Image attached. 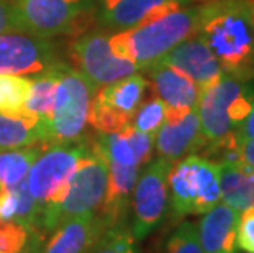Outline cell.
Returning a JSON list of instances; mask_svg holds the SVG:
<instances>
[{
    "mask_svg": "<svg viewBox=\"0 0 254 253\" xmlns=\"http://www.w3.org/2000/svg\"><path fill=\"white\" fill-rule=\"evenodd\" d=\"M131 232H128L125 225L122 227H109L97 242L92 253H136Z\"/></svg>",
    "mask_w": 254,
    "mask_h": 253,
    "instance_id": "4316f807",
    "label": "cell"
},
{
    "mask_svg": "<svg viewBox=\"0 0 254 253\" xmlns=\"http://www.w3.org/2000/svg\"><path fill=\"white\" fill-rule=\"evenodd\" d=\"M251 2H253V5H254V0H251Z\"/></svg>",
    "mask_w": 254,
    "mask_h": 253,
    "instance_id": "e575fe53",
    "label": "cell"
},
{
    "mask_svg": "<svg viewBox=\"0 0 254 253\" xmlns=\"http://www.w3.org/2000/svg\"><path fill=\"white\" fill-rule=\"evenodd\" d=\"M190 0H102L99 18L107 28L129 30L181 8Z\"/></svg>",
    "mask_w": 254,
    "mask_h": 253,
    "instance_id": "5bb4252c",
    "label": "cell"
},
{
    "mask_svg": "<svg viewBox=\"0 0 254 253\" xmlns=\"http://www.w3.org/2000/svg\"><path fill=\"white\" fill-rule=\"evenodd\" d=\"M31 79L18 74H0V114L21 115L30 97Z\"/></svg>",
    "mask_w": 254,
    "mask_h": 253,
    "instance_id": "cb8c5ba5",
    "label": "cell"
},
{
    "mask_svg": "<svg viewBox=\"0 0 254 253\" xmlns=\"http://www.w3.org/2000/svg\"><path fill=\"white\" fill-rule=\"evenodd\" d=\"M105 229L99 214L71 219L55 230L43 253H92Z\"/></svg>",
    "mask_w": 254,
    "mask_h": 253,
    "instance_id": "d6986e66",
    "label": "cell"
},
{
    "mask_svg": "<svg viewBox=\"0 0 254 253\" xmlns=\"http://www.w3.org/2000/svg\"><path fill=\"white\" fill-rule=\"evenodd\" d=\"M89 152V142L46 145L26 176V187L41 206H46L72 176L75 166Z\"/></svg>",
    "mask_w": 254,
    "mask_h": 253,
    "instance_id": "9c48e42d",
    "label": "cell"
},
{
    "mask_svg": "<svg viewBox=\"0 0 254 253\" xmlns=\"http://www.w3.org/2000/svg\"><path fill=\"white\" fill-rule=\"evenodd\" d=\"M171 166L169 161L158 158L138 176L131 197V237L134 242L146 239L164 219L169 206L167 174Z\"/></svg>",
    "mask_w": 254,
    "mask_h": 253,
    "instance_id": "30bf717a",
    "label": "cell"
},
{
    "mask_svg": "<svg viewBox=\"0 0 254 253\" xmlns=\"http://www.w3.org/2000/svg\"><path fill=\"white\" fill-rule=\"evenodd\" d=\"M154 64H166L177 69L197 85L198 92L208 89L225 74L218 59L195 33L181 41Z\"/></svg>",
    "mask_w": 254,
    "mask_h": 253,
    "instance_id": "4fadbf2b",
    "label": "cell"
},
{
    "mask_svg": "<svg viewBox=\"0 0 254 253\" xmlns=\"http://www.w3.org/2000/svg\"><path fill=\"white\" fill-rule=\"evenodd\" d=\"M254 105V78L225 73L198 94L197 114L207 145L217 147L236 135Z\"/></svg>",
    "mask_w": 254,
    "mask_h": 253,
    "instance_id": "277c9868",
    "label": "cell"
},
{
    "mask_svg": "<svg viewBox=\"0 0 254 253\" xmlns=\"http://www.w3.org/2000/svg\"><path fill=\"white\" fill-rule=\"evenodd\" d=\"M195 35L225 73L254 78V5L251 0H208L198 7Z\"/></svg>",
    "mask_w": 254,
    "mask_h": 253,
    "instance_id": "6da1fadb",
    "label": "cell"
},
{
    "mask_svg": "<svg viewBox=\"0 0 254 253\" xmlns=\"http://www.w3.org/2000/svg\"><path fill=\"white\" fill-rule=\"evenodd\" d=\"M136 253H139V252H136Z\"/></svg>",
    "mask_w": 254,
    "mask_h": 253,
    "instance_id": "d590c367",
    "label": "cell"
},
{
    "mask_svg": "<svg viewBox=\"0 0 254 253\" xmlns=\"http://www.w3.org/2000/svg\"><path fill=\"white\" fill-rule=\"evenodd\" d=\"M109 182V163L95 142H89V152L75 166L67 184L43 207L41 229L56 230L71 219L99 214Z\"/></svg>",
    "mask_w": 254,
    "mask_h": 253,
    "instance_id": "7a4b0ae2",
    "label": "cell"
},
{
    "mask_svg": "<svg viewBox=\"0 0 254 253\" xmlns=\"http://www.w3.org/2000/svg\"><path fill=\"white\" fill-rule=\"evenodd\" d=\"M109 40L104 33H87L74 40L69 46V58L74 63V69L87 78L95 89L138 71L131 61L113 55Z\"/></svg>",
    "mask_w": 254,
    "mask_h": 253,
    "instance_id": "8fae6325",
    "label": "cell"
},
{
    "mask_svg": "<svg viewBox=\"0 0 254 253\" xmlns=\"http://www.w3.org/2000/svg\"><path fill=\"white\" fill-rule=\"evenodd\" d=\"M46 145L23 148H0V189L23 182L35 160Z\"/></svg>",
    "mask_w": 254,
    "mask_h": 253,
    "instance_id": "603a6c76",
    "label": "cell"
},
{
    "mask_svg": "<svg viewBox=\"0 0 254 253\" xmlns=\"http://www.w3.org/2000/svg\"><path fill=\"white\" fill-rule=\"evenodd\" d=\"M95 90L90 81L77 69L64 63L59 64L53 117L45 128L46 145L71 143L82 137Z\"/></svg>",
    "mask_w": 254,
    "mask_h": 253,
    "instance_id": "52a82bcc",
    "label": "cell"
},
{
    "mask_svg": "<svg viewBox=\"0 0 254 253\" xmlns=\"http://www.w3.org/2000/svg\"><path fill=\"white\" fill-rule=\"evenodd\" d=\"M122 132L125 133L129 147H131L133 153H134V158H136V163L139 168H141L143 165H146L151 160L153 147H154V137L148 135V133L138 132L131 123L127 125Z\"/></svg>",
    "mask_w": 254,
    "mask_h": 253,
    "instance_id": "f1b7e54d",
    "label": "cell"
},
{
    "mask_svg": "<svg viewBox=\"0 0 254 253\" xmlns=\"http://www.w3.org/2000/svg\"><path fill=\"white\" fill-rule=\"evenodd\" d=\"M166 118V105L158 95H153L148 100L141 102L138 110L134 112L131 118V125L138 132L148 133L151 137H156V133L164 123Z\"/></svg>",
    "mask_w": 254,
    "mask_h": 253,
    "instance_id": "d4e9b609",
    "label": "cell"
},
{
    "mask_svg": "<svg viewBox=\"0 0 254 253\" xmlns=\"http://www.w3.org/2000/svg\"><path fill=\"white\" fill-rule=\"evenodd\" d=\"M205 138L200 130L197 109L190 110L179 120L164 122L154 137V147L159 158L176 163L189 155H197L205 148Z\"/></svg>",
    "mask_w": 254,
    "mask_h": 253,
    "instance_id": "2e32d148",
    "label": "cell"
},
{
    "mask_svg": "<svg viewBox=\"0 0 254 253\" xmlns=\"http://www.w3.org/2000/svg\"><path fill=\"white\" fill-rule=\"evenodd\" d=\"M107 163H109V182H107V192L99 215L107 229L122 227L127 219L128 209L131 206L139 168L123 166L113 161H107Z\"/></svg>",
    "mask_w": 254,
    "mask_h": 253,
    "instance_id": "ac0fdd59",
    "label": "cell"
},
{
    "mask_svg": "<svg viewBox=\"0 0 254 253\" xmlns=\"http://www.w3.org/2000/svg\"><path fill=\"white\" fill-rule=\"evenodd\" d=\"M94 15L90 0H13L15 30L38 38L79 35L87 30Z\"/></svg>",
    "mask_w": 254,
    "mask_h": 253,
    "instance_id": "8992f818",
    "label": "cell"
},
{
    "mask_svg": "<svg viewBox=\"0 0 254 253\" xmlns=\"http://www.w3.org/2000/svg\"><path fill=\"white\" fill-rule=\"evenodd\" d=\"M149 83L139 74L97 89L92 97L89 122L99 133L122 132L141 105Z\"/></svg>",
    "mask_w": 254,
    "mask_h": 253,
    "instance_id": "ba28073f",
    "label": "cell"
},
{
    "mask_svg": "<svg viewBox=\"0 0 254 253\" xmlns=\"http://www.w3.org/2000/svg\"><path fill=\"white\" fill-rule=\"evenodd\" d=\"M55 63V46L46 38L21 31L0 35V74L35 76Z\"/></svg>",
    "mask_w": 254,
    "mask_h": 253,
    "instance_id": "7c38bea8",
    "label": "cell"
},
{
    "mask_svg": "<svg viewBox=\"0 0 254 253\" xmlns=\"http://www.w3.org/2000/svg\"><path fill=\"white\" fill-rule=\"evenodd\" d=\"M46 145L40 118L31 114H0V148H23Z\"/></svg>",
    "mask_w": 254,
    "mask_h": 253,
    "instance_id": "44dd1931",
    "label": "cell"
},
{
    "mask_svg": "<svg viewBox=\"0 0 254 253\" xmlns=\"http://www.w3.org/2000/svg\"><path fill=\"white\" fill-rule=\"evenodd\" d=\"M238 249L243 253H254V211H246L240 214Z\"/></svg>",
    "mask_w": 254,
    "mask_h": 253,
    "instance_id": "f546056e",
    "label": "cell"
},
{
    "mask_svg": "<svg viewBox=\"0 0 254 253\" xmlns=\"http://www.w3.org/2000/svg\"><path fill=\"white\" fill-rule=\"evenodd\" d=\"M33 235L36 232H31L17 220L0 219V253H23Z\"/></svg>",
    "mask_w": 254,
    "mask_h": 253,
    "instance_id": "484cf974",
    "label": "cell"
},
{
    "mask_svg": "<svg viewBox=\"0 0 254 253\" xmlns=\"http://www.w3.org/2000/svg\"><path fill=\"white\" fill-rule=\"evenodd\" d=\"M221 201L238 212L254 211V169L241 163H220Z\"/></svg>",
    "mask_w": 254,
    "mask_h": 253,
    "instance_id": "ffe728a7",
    "label": "cell"
},
{
    "mask_svg": "<svg viewBox=\"0 0 254 253\" xmlns=\"http://www.w3.org/2000/svg\"><path fill=\"white\" fill-rule=\"evenodd\" d=\"M8 31H17L12 20V2L0 0V35Z\"/></svg>",
    "mask_w": 254,
    "mask_h": 253,
    "instance_id": "4dcf8cb0",
    "label": "cell"
},
{
    "mask_svg": "<svg viewBox=\"0 0 254 253\" xmlns=\"http://www.w3.org/2000/svg\"><path fill=\"white\" fill-rule=\"evenodd\" d=\"M156 95L164 102V122L179 120L190 110L197 109L198 87L187 76L166 64H153L148 69Z\"/></svg>",
    "mask_w": 254,
    "mask_h": 253,
    "instance_id": "9a60e30c",
    "label": "cell"
},
{
    "mask_svg": "<svg viewBox=\"0 0 254 253\" xmlns=\"http://www.w3.org/2000/svg\"><path fill=\"white\" fill-rule=\"evenodd\" d=\"M240 212L226 204H217L203 214L197 225L203 253H241L238 249Z\"/></svg>",
    "mask_w": 254,
    "mask_h": 253,
    "instance_id": "e0dca14e",
    "label": "cell"
},
{
    "mask_svg": "<svg viewBox=\"0 0 254 253\" xmlns=\"http://www.w3.org/2000/svg\"><path fill=\"white\" fill-rule=\"evenodd\" d=\"M169 207L176 219L203 215L221 201L220 166L198 155L172 163L167 174Z\"/></svg>",
    "mask_w": 254,
    "mask_h": 253,
    "instance_id": "5b68a950",
    "label": "cell"
},
{
    "mask_svg": "<svg viewBox=\"0 0 254 253\" xmlns=\"http://www.w3.org/2000/svg\"><path fill=\"white\" fill-rule=\"evenodd\" d=\"M166 253H203L198 240L197 225L192 222H182L171 234L167 240Z\"/></svg>",
    "mask_w": 254,
    "mask_h": 253,
    "instance_id": "83f0119b",
    "label": "cell"
},
{
    "mask_svg": "<svg viewBox=\"0 0 254 253\" xmlns=\"http://www.w3.org/2000/svg\"><path fill=\"white\" fill-rule=\"evenodd\" d=\"M197 23L198 7L177 8L154 21L113 35L109 45L115 56L148 71L159 58L195 33Z\"/></svg>",
    "mask_w": 254,
    "mask_h": 253,
    "instance_id": "3957f363",
    "label": "cell"
},
{
    "mask_svg": "<svg viewBox=\"0 0 254 253\" xmlns=\"http://www.w3.org/2000/svg\"><path fill=\"white\" fill-rule=\"evenodd\" d=\"M43 247H45V244H43V235L36 234L33 235V239H31V242L23 253H43Z\"/></svg>",
    "mask_w": 254,
    "mask_h": 253,
    "instance_id": "836d02e7",
    "label": "cell"
},
{
    "mask_svg": "<svg viewBox=\"0 0 254 253\" xmlns=\"http://www.w3.org/2000/svg\"><path fill=\"white\" fill-rule=\"evenodd\" d=\"M59 64L61 63H55L40 74H35V79H31L30 97L26 100L25 107L28 114L40 118L43 137H45V128L53 117V107H55V95L59 79Z\"/></svg>",
    "mask_w": 254,
    "mask_h": 253,
    "instance_id": "7402d4cb",
    "label": "cell"
},
{
    "mask_svg": "<svg viewBox=\"0 0 254 253\" xmlns=\"http://www.w3.org/2000/svg\"><path fill=\"white\" fill-rule=\"evenodd\" d=\"M240 163L254 169V142H243L240 148Z\"/></svg>",
    "mask_w": 254,
    "mask_h": 253,
    "instance_id": "d6a6232c",
    "label": "cell"
},
{
    "mask_svg": "<svg viewBox=\"0 0 254 253\" xmlns=\"http://www.w3.org/2000/svg\"><path fill=\"white\" fill-rule=\"evenodd\" d=\"M238 137H240L241 143L243 142H254V105L251 112L248 114L245 118V122L241 123L240 128H238Z\"/></svg>",
    "mask_w": 254,
    "mask_h": 253,
    "instance_id": "1f68e13d",
    "label": "cell"
}]
</instances>
